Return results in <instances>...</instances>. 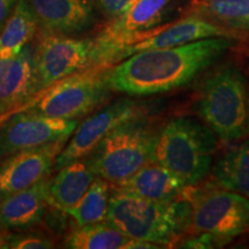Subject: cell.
I'll list each match as a JSON object with an SVG mask.
<instances>
[{
	"label": "cell",
	"instance_id": "1",
	"mask_svg": "<svg viewBox=\"0 0 249 249\" xmlns=\"http://www.w3.org/2000/svg\"><path fill=\"white\" fill-rule=\"evenodd\" d=\"M231 37H210L174 48L143 50L108 70L112 91L150 96L188 85L233 45Z\"/></svg>",
	"mask_w": 249,
	"mask_h": 249
},
{
	"label": "cell",
	"instance_id": "2",
	"mask_svg": "<svg viewBox=\"0 0 249 249\" xmlns=\"http://www.w3.org/2000/svg\"><path fill=\"white\" fill-rule=\"evenodd\" d=\"M189 214L191 203L183 193L177 200L160 202L145 200L111 187L105 222L128 238L170 246L178 244L179 236L188 230Z\"/></svg>",
	"mask_w": 249,
	"mask_h": 249
},
{
	"label": "cell",
	"instance_id": "3",
	"mask_svg": "<svg viewBox=\"0 0 249 249\" xmlns=\"http://www.w3.org/2000/svg\"><path fill=\"white\" fill-rule=\"evenodd\" d=\"M217 147V135L207 124L191 117L173 118L157 132L154 163L192 187L210 173Z\"/></svg>",
	"mask_w": 249,
	"mask_h": 249
},
{
	"label": "cell",
	"instance_id": "4",
	"mask_svg": "<svg viewBox=\"0 0 249 249\" xmlns=\"http://www.w3.org/2000/svg\"><path fill=\"white\" fill-rule=\"evenodd\" d=\"M196 110L223 141H238L249 135V88L244 73L233 65H223L208 74Z\"/></svg>",
	"mask_w": 249,
	"mask_h": 249
},
{
	"label": "cell",
	"instance_id": "5",
	"mask_svg": "<svg viewBox=\"0 0 249 249\" xmlns=\"http://www.w3.org/2000/svg\"><path fill=\"white\" fill-rule=\"evenodd\" d=\"M157 132L144 116L128 120L112 130L86 158L96 177L116 185L154 163Z\"/></svg>",
	"mask_w": 249,
	"mask_h": 249
},
{
	"label": "cell",
	"instance_id": "6",
	"mask_svg": "<svg viewBox=\"0 0 249 249\" xmlns=\"http://www.w3.org/2000/svg\"><path fill=\"white\" fill-rule=\"evenodd\" d=\"M108 70L110 67L92 66L76 71L39 91L18 111L79 120L110 97L112 89L108 83Z\"/></svg>",
	"mask_w": 249,
	"mask_h": 249
},
{
	"label": "cell",
	"instance_id": "7",
	"mask_svg": "<svg viewBox=\"0 0 249 249\" xmlns=\"http://www.w3.org/2000/svg\"><path fill=\"white\" fill-rule=\"evenodd\" d=\"M183 195L191 203L188 230L205 233L225 246L249 231V198L218 187L189 191Z\"/></svg>",
	"mask_w": 249,
	"mask_h": 249
},
{
	"label": "cell",
	"instance_id": "8",
	"mask_svg": "<svg viewBox=\"0 0 249 249\" xmlns=\"http://www.w3.org/2000/svg\"><path fill=\"white\" fill-rule=\"evenodd\" d=\"M91 60L92 38H75L42 30L34 46L38 90L42 91L64 77L92 67Z\"/></svg>",
	"mask_w": 249,
	"mask_h": 249
},
{
	"label": "cell",
	"instance_id": "9",
	"mask_svg": "<svg viewBox=\"0 0 249 249\" xmlns=\"http://www.w3.org/2000/svg\"><path fill=\"white\" fill-rule=\"evenodd\" d=\"M0 160L15 152L70 139L79 120L60 119L30 111H17L1 121Z\"/></svg>",
	"mask_w": 249,
	"mask_h": 249
},
{
	"label": "cell",
	"instance_id": "10",
	"mask_svg": "<svg viewBox=\"0 0 249 249\" xmlns=\"http://www.w3.org/2000/svg\"><path fill=\"white\" fill-rule=\"evenodd\" d=\"M145 107L141 103L124 98L88 117L82 124L76 126L71 138L67 140L55 160L54 171L89 156L112 130L126 121L143 117Z\"/></svg>",
	"mask_w": 249,
	"mask_h": 249
},
{
	"label": "cell",
	"instance_id": "11",
	"mask_svg": "<svg viewBox=\"0 0 249 249\" xmlns=\"http://www.w3.org/2000/svg\"><path fill=\"white\" fill-rule=\"evenodd\" d=\"M68 139L15 152L0 163V198L48 179Z\"/></svg>",
	"mask_w": 249,
	"mask_h": 249
},
{
	"label": "cell",
	"instance_id": "12",
	"mask_svg": "<svg viewBox=\"0 0 249 249\" xmlns=\"http://www.w3.org/2000/svg\"><path fill=\"white\" fill-rule=\"evenodd\" d=\"M38 91L34 45L29 43L15 57L0 60V123Z\"/></svg>",
	"mask_w": 249,
	"mask_h": 249
},
{
	"label": "cell",
	"instance_id": "13",
	"mask_svg": "<svg viewBox=\"0 0 249 249\" xmlns=\"http://www.w3.org/2000/svg\"><path fill=\"white\" fill-rule=\"evenodd\" d=\"M233 31L211 22L207 18L195 14H189L188 17L181 18L173 23H166L157 28V30L147 38L140 40L138 43L126 46L119 54V61L130 54L143 50L174 48L196 40L210 38V37H235Z\"/></svg>",
	"mask_w": 249,
	"mask_h": 249
},
{
	"label": "cell",
	"instance_id": "14",
	"mask_svg": "<svg viewBox=\"0 0 249 249\" xmlns=\"http://www.w3.org/2000/svg\"><path fill=\"white\" fill-rule=\"evenodd\" d=\"M42 30L73 35L93 21L90 0H27Z\"/></svg>",
	"mask_w": 249,
	"mask_h": 249
},
{
	"label": "cell",
	"instance_id": "15",
	"mask_svg": "<svg viewBox=\"0 0 249 249\" xmlns=\"http://www.w3.org/2000/svg\"><path fill=\"white\" fill-rule=\"evenodd\" d=\"M49 179L0 198V229L23 231L42 222L50 204Z\"/></svg>",
	"mask_w": 249,
	"mask_h": 249
},
{
	"label": "cell",
	"instance_id": "16",
	"mask_svg": "<svg viewBox=\"0 0 249 249\" xmlns=\"http://www.w3.org/2000/svg\"><path fill=\"white\" fill-rule=\"evenodd\" d=\"M186 187L171 171L157 163H150L112 188L145 200L167 202L179 198Z\"/></svg>",
	"mask_w": 249,
	"mask_h": 249
},
{
	"label": "cell",
	"instance_id": "17",
	"mask_svg": "<svg viewBox=\"0 0 249 249\" xmlns=\"http://www.w3.org/2000/svg\"><path fill=\"white\" fill-rule=\"evenodd\" d=\"M96 178L86 157L65 165L48 181L51 207L67 213L82 198Z\"/></svg>",
	"mask_w": 249,
	"mask_h": 249
},
{
	"label": "cell",
	"instance_id": "18",
	"mask_svg": "<svg viewBox=\"0 0 249 249\" xmlns=\"http://www.w3.org/2000/svg\"><path fill=\"white\" fill-rule=\"evenodd\" d=\"M210 172L217 187L249 198V139L220 155Z\"/></svg>",
	"mask_w": 249,
	"mask_h": 249
},
{
	"label": "cell",
	"instance_id": "19",
	"mask_svg": "<svg viewBox=\"0 0 249 249\" xmlns=\"http://www.w3.org/2000/svg\"><path fill=\"white\" fill-rule=\"evenodd\" d=\"M38 22L27 0H18L0 30V60L20 53L36 36Z\"/></svg>",
	"mask_w": 249,
	"mask_h": 249
},
{
	"label": "cell",
	"instance_id": "20",
	"mask_svg": "<svg viewBox=\"0 0 249 249\" xmlns=\"http://www.w3.org/2000/svg\"><path fill=\"white\" fill-rule=\"evenodd\" d=\"M189 14L207 18L233 33L249 31V0H193Z\"/></svg>",
	"mask_w": 249,
	"mask_h": 249
},
{
	"label": "cell",
	"instance_id": "21",
	"mask_svg": "<svg viewBox=\"0 0 249 249\" xmlns=\"http://www.w3.org/2000/svg\"><path fill=\"white\" fill-rule=\"evenodd\" d=\"M130 240L107 222L76 226L65 238L64 246L71 249H126Z\"/></svg>",
	"mask_w": 249,
	"mask_h": 249
},
{
	"label": "cell",
	"instance_id": "22",
	"mask_svg": "<svg viewBox=\"0 0 249 249\" xmlns=\"http://www.w3.org/2000/svg\"><path fill=\"white\" fill-rule=\"evenodd\" d=\"M111 183L102 178H96L91 185L67 214L73 218L76 226L105 222L111 195Z\"/></svg>",
	"mask_w": 249,
	"mask_h": 249
},
{
	"label": "cell",
	"instance_id": "23",
	"mask_svg": "<svg viewBox=\"0 0 249 249\" xmlns=\"http://www.w3.org/2000/svg\"><path fill=\"white\" fill-rule=\"evenodd\" d=\"M54 242L48 235L28 230L6 234L5 249H49L53 248Z\"/></svg>",
	"mask_w": 249,
	"mask_h": 249
},
{
	"label": "cell",
	"instance_id": "24",
	"mask_svg": "<svg viewBox=\"0 0 249 249\" xmlns=\"http://www.w3.org/2000/svg\"><path fill=\"white\" fill-rule=\"evenodd\" d=\"M95 1L99 11L111 20L124 14L139 0H95Z\"/></svg>",
	"mask_w": 249,
	"mask_h": 249
},
{
	"label": "cell",
	"instance_id": "25",
	"mask_svg": "<svg viewBox=\"0 0 249 249\" xmlns=\"http://www.w3.org/2000/svg\"><path fill=\"white\" fill-rule=\"evenodd\" d=\"M223 247L216 238L205 233H195L191 234L189 239L180 242L179 248H219Z\"/></svg>",
	"mask_w": 249,
	"mask_h": 249
},
{
	"label": "cell",
	"instance_id": "26",
	"mask_svg": "<svg viewBox=\"0 0 249 249\" xmlns=\"http://www.w3.org/2000/svg\"><path fill=\"white\" fill-rule=\"evenodd\" d=\"M18 0H0V30L13 11Z\"/></svg>",
	"mask_w": 249,
	"mask_h": 249
},
{
	"label": "cell",
	"instance_id": "27",
	"mask_svg": "<svg viewBox=\"0 0 249 249\" xmlns=\"http://www.w3.org/2000/svg\"><path fill=\"white\" fill-rule=\"evenodd\" d=\"M6 234H7V232L4 231V230L0 229V249H5Z\"/></svg>",
	"mask_w": 249,
	"mask_h": 249
}]
</instances>
